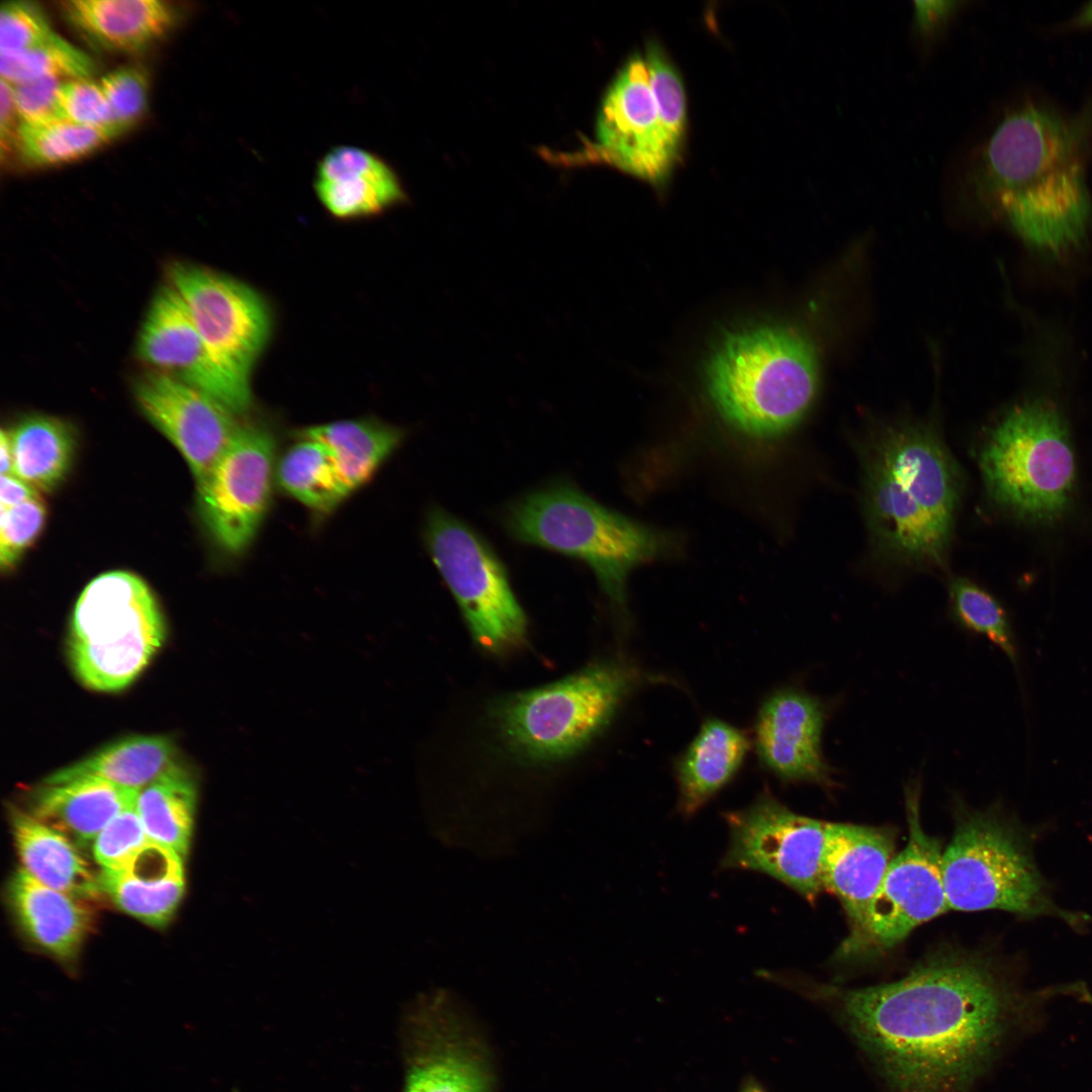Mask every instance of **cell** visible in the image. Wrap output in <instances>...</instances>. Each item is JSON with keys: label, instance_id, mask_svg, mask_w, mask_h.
Wrapping results in <instances>:
<instances>
[{"label": "cell", "instance_id": "7a4b0ae2", "mask_svg": "<svg viewBox=\"0 0 1092 1092\" xmlns=\"http://www.w3.org/2000/svg\"><path fill=\"white\" fill-rule=\"evenodd\" d=\"M1087 127L1049 106L1007 113L982 146L974 186L1030 250L1060 260L1081 250L1092 230Z\"/></svg>", "mask_w": 1092, "mask_h": 1092}, {"label": "cell", "instance_id": "603a6c76", "mask_svg": "<svg viewBox=\"0 0 1092 1092\" xmlns=\"http://www.w3.org/2000/svg\"><path fill=\"white\" fill-rule=\"evenodd\" d=\"M10 909L26 937L56 960L71 964L93 924L86 900L52 889L19 869L11 877Z\"/></svg>", "mask_w": 1092, "mask_h": 1092}, {"label": "cell", "instance_id": "f35d334b", "mask_svg": "<svg viewBox=\"0 0 1092 1092\" xmlns=\"http://www.w3.org/2000/svg\"><path fill=\"white\" fill-rule=\"evenodd\" d=\"M150 840L134 806H131L112 819L92 840V854L101 869H113Z\"/></svg>", "mask_w": 1092, "mask_h": 1092}, {"label": "cell", "instance_id": "52a82bcc", "mask_svg": "<svg viewBox=\"0 0 1092 1092\" xmlns=\"http://www.w3.org/2000/svg\"><path fill=\"white\" fill-rule=\"evenodd\" d=\"M166 638L161 609L138 575L107 571L90 580L73 612L68 654L86 688L117 692L129 686Z\"/></svg>", "mask_w": 1092, "mask_h": 1092}, {"label": "cell", "instance_id": "bcb514c9", "mask_svg": "<svg viewBox=\"0 0 1092 1092\" xmlns=\"http://www.w3.org/2000/svg\"><path fill=\"white\" fill-rule=\"evenodd\" d=\"M0 469L1 475L12 473V452L8 432L1 431L0 435Z\"/></svg>", "mask_w": 1092, "mask_h": 1092}, {"label": "cell", "instance_id": "1f68e13d", "mask_svg": "<svg viewBox=\"0 0 1092 1092\" xmlns=\"http://www.w3.org/2000/svg\"><path fill=\"white\" fill-rule=\"evenodd\" d=\"M275 469L281 488L311 510L330 512L349 495L331 453L316 440L299 437Z\"/></svg>", "mask_w": 1092, "mask_h": 1092}, {"label": "cell", "instance_id": "4fadbf2b", "mask_svg": "<svg viewBox=\"0 0 1092 1092\" xmlns=\"http://www.w3.org/2000/svg\"><path fill=\"white\" fill-rule=\"evenodd\" d=\"M585 161L605 163L663 187L681 160L658 115L644 54L629 57L609 85Z\"/></svg>", "mask_w": 1092, "mask_h": 1092}, {"label": "cell", "instance_id": "d4e9b609", "mask_svg": "<svg viewBox=\"0 0 1092 1092\" xmlns=\"http://www.w3.org/2000/svg\"><path fill=\"white\" fill-rule=\"evenodd\" d=\"M61 8L87 39L117 52L145 50L178 19L177 8L161 0H69Z\"/></svg>", "mask_w": 1092, "mask_h": 1092}, {"label": "cell", "instance_id": "484cf974", "mask_svg": "<svg viewBox=\"0 0 1092 1092\" xmlns=\"http://www.w3.org/2000/svg\"><path fill=\"white\" fill-rule=\"evenodd\" d=\"M746 733L719 719H707L674 765L678 808L696 813L739 770L748 750Z\"/></svg>", "mask_w": 1092, "mask_h": 1092}, {"label": "cell", "instance_id": "7bdbcfd3", "mask_svg": "<svg viewBox=\"0 0 1092 1092\" xmlns=\"http://www.w3.org/2000/svg\"><path fill=\"white\" fill-rule=\"evenodd\" d=\"M958 4L954 1H916L915 24L918 32L926 39L932 38L952 15Z\"/></svg>", "mask_w": 1092, "mask_h": 1092}, {"label": "cell", "instance_id": "c3c4849f", "mask_svg": "<svg viewBox=\"0 0 1092 1092\" xmlns=\"http://www.w3.org/2000/svg\"><path fill=\"white\" fill-rule=\"evenodd\" d=\"M740 1092H764V1091L762 1090V1088L758 1084L751 1081L749 1083H746L743 1086V1088H742V1090Z\"/></svg>", "mask_w": 1092, "mask_h": 1092}, {"label": "cell", "instance_id": "836d02e7", "mask_svg": "<svg viewBox=\"0 0 1092 1092\" xmlns=\"http://www.w3.org/2000/svg\"><path fill=\"white\" fill-rule=\"evenodd\" d=\"M95 72L93 59L57 33L20 53L0 56L1 79L12 85L42 78L90 79Z\"/></svg>", "mask_w": 1092, "mask_h": 1092}, {"label": "cell", "instance_id": "9a60e30c", "mask_svg": "<svg viewBox=\"0 0 1092 1092\" xmlns=\"http://www.w3.org/2000/svg\"><path fill=\"white\" fill-rule=\"evenodd\" d=\"M275 451L276 441L269 430L244 424L196 485L204 528L228 554L243 553L262 525L271 498Z\"/></svg>", "mask_w": 1092, "mask_h": 1092}, {"label": "cell", "instance_id": "4dcf8cb0", "mask_svg": "<svg viewBox=\"0 0 1092 1092\" xmlns=\"http://www.w3.org/2000/svg\"><path fill=\"white\" fill-rule=\"evenodd\" d=\"M197 786L180 762L141 789L135 811L149 838L185 857L193 829Z\"/></svg>", "mask_w": 1092, "mask_h": 1092}, {"label": "cell", "instance_id": "d590c367", "mask_svg": "<svg viewBox=\"0 0 1092 1092\" xmlns=\"http://www.w3.org/2000/svg\"><path fill=\"white\" fill-rule=\"evenodd\" d=\"M644 57L660 122L671 145L684 154L688 132V103L684 80L659 42L649 41Z\"/></svg>", "mask_w": 1092, "mask_h": 1092}, {"label": "cell", "instance_id": "d6a6232c", "mask_svg": "<svg viewBox=\"0 0 1092 1092\" xmlns=\"http://www.w3.org/2000/svg\"><path fill=\"white\" fill-rule=\"evenodd\" d=\"M129 128L120 123L95 127L53 119L19 123L15 142L26 164L52 166L80 159Z\"/></svg>", "mask_w": 1092, "mask_h": 1092}, {"label": "cell", "instance_id": "f6af8a7d", "mask_svg": "<svg viewBox=\"0 0 1092 1092\" xmlns=\"http://www.w3.org/2000/svg\"><path fill=\"white\" fill-rule=\"evenodd\" d=\"M16 116H17V114H16V111H15V106H14V101H13L12 85L10 83H8V82L1 79V81H0V141H1L2 155L4 154V149H5L6 145H8L11 138H13V132L16 133V130L13 129V126L15 124Z\"/></svg>", "mask_w": 1092, "mask_h": 1092}, {"label": "cell", "instance_id": "e0dca14e", "mask_svg": "<svg viewBox=\"0 0 1092 1092\" xmlns=\"http://www.w3.org/2000/svg\"><path fill=\"white\" fill-rule=\"evenodd\" d=\"M136 351L152 370L166 374L220 401L237 415L252 404L249 381L214 358L176 289L156 293L141 327Z\"/></svg>", "mask_w": 1092, "mask_h": 1092}, {"label": "cell", "instance_id": "2e32d148", "mask_svg": "<svg viewBox=\"0 0 1092 1092\" xmlns=\"http://www.w3.org/2000/svg\"><path fill=\"white\" fill-rule=\"evenodd\" d=\"M168 280L214 358L231 373L249 381L270 334L265 301L248 285L189 263L172 264Z\"/></svg>", "mask_w": 1092, "mask_h": 1092}, {"label": "cell", "instance_id": "4316f807", "mask_svg": "<svg viewBox=\"0 0 1092 1092\" xmlns=\"http://www.w3.org/2000/svg\"><path fill=\"white\" fill-rule=\"evenodd\" d=\"M10 817L21 869L30 877L52 889L84 900L96 898L101 893L98 876L69 837L25 810L14 809Z\"/></svg>", "mask_w": 1092, "mask_h": 1092}, {"label": "cell", "instance_id": "ee69618b", "mask_svg": "<svg viewBox=\"0 0 1092 1092\" xmlns=\"http://www.w3.org/2000/svg\"><path fill=\"white\" fill-rule=\"evenodd\" d=\"M38 491L14 474L1 475V509L11 508L37 497Z\"/></svg>", "mask_w": 1092, "mask_h": 1092}, {"label": "cell", "instance_id": "60d3db41", "mask_svg": "<svg viewBox=\"0 0 1092 1092\" xmlns=\"http://www.w3.org/2000/svg\"><path fill=\"white\" fill-rule=\"evenodd\" d=\"M99 84L114 120L131 127L147 107L149 83L146 72L135 66L118 68L104 75Z\"/></svg>", "mask_w": 1092, "mask_h": 1092}, {"label": "cell", "instance_id": "5b68a950", "mask_svg": "<svg viewBox=\"0 0 1092 1092\" xmlns=\"http://www.w3.org/2000/svg\"><path fill=\"white\" fill-rule=\"evenodd\" d=\"M504 524L517 541L584 561L617 611L626 610V582L640 564L663 556L672 538L556 483L510 505Z\"/></svg>", "mask_w": 1092, "mask_h": 1092}, {"label": "cell", "instance_id": "9c48e42d", "mask_svg": "<svg viewBox=\"0 0 1092 1092\" xmlns=\"http://www.w3.org/2000/svg\"><path fill=\"white\" fill-rule=\"evenodd\" d=\"M942 875L949 909L1003 910L1024 917L1056 916L1079 926L1085 916L1060 908L1022 841L993 810L959 808Z\"/></svg>", "mask_w": 1092, "mask_h": 1092}, {"label": "cell", "instance_id": "8d00e7d4", "mask_svg": "<svg viewBox=\"0 0 1092 1092\" xmlns=\"http://www.w3.org/2000/svg\"><path fill=\"white\" fill-rule=\"evenodd\" d=\"M47 520V509L39 496L20 505L1 509L0 566L9 571L37 540Z\"/></svg>", "mask_w": 1092, "mask_h": 1092}, {"label": "cell", "instance_id": "8992f818", "mask_svg": "<svg viewBox=\"0 0 1092 1092\" xmlns=\"http://www.w3.org/2000/svg\"><path fill=\"white\" fill-rule=\"evenodd\" d=\"M1060 407L1029 394L998 422L980 457L987 489L1001 507L1030 521H1051L1070 502L1075 458Z\"/></svg>", "mask_w": 1092, "mask_h": 1092}, {"label": "cell", "instance_id": "d6986e66", "mask_svg": "<svg viewBox=\"0 0 1092 1092\" xmlns=\"http://www.w3.org/2000/svg\"><path fill=\"white\" fill-rule=\"evenodd\" d=\"M826 705L794 688L781 689L761 705L755 721V749L760 763L785 783L834 784L821 738Z\"/></svg>", "mask_w": 1092, "mask_h": 1092}, {"label": "cell", "instance_id": "277c9868", "mask_svg": "<svg viewBox=\"0 0 1092 1092\" xmlns=\"http://www.w3.org/2000/svg\"><path fill=\"white\" fill-rule=\"evenodd\" d=\"M709 396L739 432L770 439L792 430L818 388V361L808 338L784 325L748 327L726 335L706 366Z\"/></svg>", "mask_w": 1092, "mask_h": 1092}, {"label": "cell", "instance_id": "e575fe53", "mask_svg": "<svg viewBox=\"0 0 1092 1092\" xmlns=\"http://www.w3.org/2000/svg\"><path fill=\"white\" fill-rule=\"evenodd\" d=\"M949 599L952 616L962 628L987 637L1016 664L1017 651L1008 618L990 594L966 578H956L949 585Z\"/></svg>", "mask_w": 1092, "mask_h": 1092}, {"label": "cell", "instance_id": "74e56055", "mask_svg": "<svg viewBox=\"0 0 1092 1092\" xmlns=\"http://www.w3.org/2000/svg\"><path fill=\"white\" fill-rule=\"evenodd\" d=\"M56 34L43 9L32 1H7L0 10V56L20 53Z\"/></svg>", "mask_w": 1092, "mask_h": 1092}, {"label": "cell", "instance_id": "b9f144b4", "mask_svg": "<svg viewBox=\"0 0 1092 1092\" xmlns=\"http://www.w3.org/2000/svg\"><path fill=\"white\" fill-rule=\"evenodd\" d=\"M63 82L57 78H42L11 84L15 111L20 123L59 119L57 97Z\"/></svg>", "mask_w": 1092, "mask_h": 1092}, {"label": "cell", "instance_id": "5bb4252c", "mask_svg": "<svg viewBox=\"0 0 1092 1092\" xmlns=\"http://www.w3.org/2000/svg\"><path fill=\"white\" fill-rule=\"evenodd\" d=\"M726 818L730 844L723 867L766 874L809 901L824 890L822 855L828 822L793 812L768 791Z\"/></svg>", "mask_w": 1092, "mask_h": 1092}, {"label": "cell", "instance_id": "ba28073f", "mask_svg": "<svg viewBox=\"0 0 1092 1092\" xmlns=\"http://www.w3.org/2000/svg\"><path fill=\"white\" fill-rule=\"evenodd\" d=\"M656 679L622 661L590 665L540 689L504 700L495 709L500 734L520 757L550 761L581 749L611 722L638 686Z\"/></svg>", "mask_w": 1092, "mask_h": 1092}, {"label": "cell", "instance_id": "f546056e", "mask_svg": "<svg viewBox=\"0 0 1092 1092\" xmlns=\"http://www.w3.org/2000/svg\"><path fill=\"white\" fill-rule=\"evenodd\" d=\"M298 435L329 450L350 494L373 476L400 444L403 433L378 421L348 420L308 427Z\"/></svg>", "mask_w": 1092, "mask_h": 1092}, {"label": "cell", "instance_id": "f1b7e54d", "mask_svg": "<svg viewBox=\"0 0 1092 1092\" xmlns=\"http://www.w3.org/2000/svg\"><path fill=\"white\" fill-rule=\"evenodd\" d=\"M12 452V474L37 491L59 486L71 469L76 435L59 418L33 415L7 431Z\"/></svg>", "mask_w": 1092, "mask_h": 1092}, {"label": "cell", "instance_id": "6da1fadb", "mask_svg": "<svg viewBox=\"0 0 1092 1092\" xmlns=\"http://www.w3.org/2000/svg\"><path fill=\"white\" fill-rule=\"evenodd\" d=\"M823 994L891 1092H970L1022 1003L990 963L954 950L897 981Z\"/></svg>", "mask_w": 1092, "mask_h": 1092}, {"label": "cell", "instance_id": "7c38bea8", "mask_svg": "<svg viewBox=\"0 0 1092 1092\" xmlns=\"http://www.w3.org/2000/svg\"><path fill=\"white\" fill-rule=\"evenodd\" d=\"M920 784L906 787L909 837L892 859L860 929L847 936L840 954L881 952L904 940L919 925L949 910L942 875L940 841L920 821Z\"/></svg>", "mask_w": 1092, "mask_h": 1092}, {"label": "cell", "instance_id": "30bf717a", "mask_svg": "<svg viewBox=\"0 0 1092 1092\" xmlns=\"http://www.w3.org/2000/svg\"><path fill=\"white\" fill-rule=\"evenodd\" d=\"M402 1092H494L493 1054L460 998L445 989L417 997L402 1016Z\"/></svg>", "mask_w": 1092, "mask_h": 1092}, {"label": "cell", "instance_id": "44dd1931", "mask_svg": "<svg viewBox=\"0 0 1092 1092\" xmlns=\"http://www.w3.org/2000/svg\"><path fill=\"white\" fill-rule=\"evenodd\" d=\"M313 188L325 209L340 219L374 216L405 200L395 170L378 154L354 146L334 147L320 159Z\"/></svg>", "mask_w": 1092, "mask_h": 1092}, {"label": "cell", "instance_id": "3957f363", "mask_svg": "<svg viewBox=\"0 0 1092 1092\" xmlns=\"http://www.w3.org/2000/svg\"><path fill=\"white\" fill-rule=\"evenodd\" d=\"M867 517L874 540L901 561L938 564L945 555L961 476L928 429L890 430L867 461Z\"/></svg>", "mask_w": 1092, "mask_h": 1092}, {"label": "cell", "instance_id": "ac0fdd59", "mask_svg": "<svg viewBox=\"0 0 1092 1092\" xmlns=\"http://www.w3.org/2000/svg\"><path fill=\"white\" fill-rule=\"evenodd\" d=\"M133 393L141 412L184 457L196 484L245 424L212 396L154 370L138 377Z\"/></svg>", "mask_w": 1092, "mask_h": 1092}, {"label": "cell", "instance_id": "7dc6e473", "mask_svg": "<svg viewBox=\"0 0 1092 1092\" xmlns=\"http://www.w3.org/2000/svg\"><path fill=\"white\" fill-rule=\"evenodd\" d=\"M1073 26L1092 25V1L1085 3L1069 22Z\"/></svg>", "mask_w": 1092, "mask_h": 1092}, {"label": "cell", "instance_id": "83f0119b", "mask_svg": "<svg viewBox=\"0 0 1092 1092\" xmlns=\"http://www.w3.org/2000/svg\"><path fill=\"white\" fill-rule=\"evenodd\" d=\"M178 762L177 748L171 738L138 735L103 746L87 757L56 770L42 782L99 778L140 791Z\"/></svg>", "mask_w": 1092, "mask_h": 1092}, {"label": "cell", "instance_id": "cb8c5ba5", "mask_svg": "<svg viewBox=\"0 0 1092 1092\" xmlns=\"http://www.w3.org/2000/svg\"><path fill=\"white\" fill-rule=\"evenodd\" d=\"M139 790L99 778L44 783L29 793V815L77 843H91L119 813L134 806Z\"/></svg>", "mask_w": 1092, "mask_h": 1092}, {"label": "cell", "instance_id": "7402d4cb", "mask_svg": "<svg viewBox=\"0 0 1092 1092\" xmlns=\"http://www.w3.org/2000/svg\"><path fill=\"white\" fill-rule=\"evenodd\" d=\"M101 892L123 912L155 927L166 925L183 897V858L173 849L148 841L122 864L101 869Z\"/></svg>", "mask_w": 1092, "mask_h": 1092}, {"label": "cell", "instance_id": "ab89813d", "mask_svg": "<svg viewBox=\"0 0 1092 1092\" xmlns=\"http://www.w3.org/2000/svg\"><path fill=\"white\" fill-rule=\"evenodd\" d=\"M57 112L59 119L86 126L118 123L113 118L99 82L90 79L63 82L58 92Z\"/></svg>", "mask_w": 1092, "mask_h": 1092}, {"label": "cell", "instance_id": "8fae6325", "mask_svg": "<svg viewBox=\"0 0 1092 1092\" xmlns=\"http://www.w3.org/2000/svg\"><path fill=\"white\" fill-rule=\"evenodd\" d=\"M424 534L430 556L477 644L491 652L522 644L526 617L489 545L441 509L430 512Z\"/></svg>", "mask_w": 1092, "mask_h": 1092}, {"label": "cell", "instance_id": "ffe728a7", "mask_svg": "<svg viewBox=\"0 0 1092 1092\" xmlns=\"http://www.w3.org/2000/svg\"><path fill=\"white\" fill-rule=\"evenodd\" d=\"M894 852L895 839L889 828L828 822L822 855L823 888L839 899L850 925L848 936L860 929Z\"/></svg>", "mask_w": 1092, "mask_h": 1092}]
</instances>
